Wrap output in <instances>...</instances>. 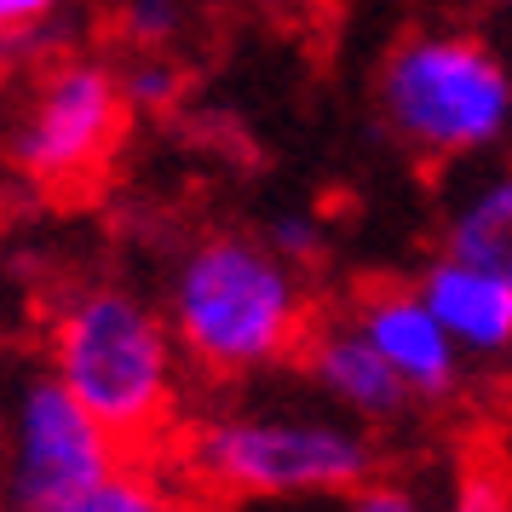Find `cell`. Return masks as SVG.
Instances as JSON below:
<instances>
[{
    "label": "cell",
    "instance_id": "obj_1",
    "mask_svg": "<svg viewBox=\"0 0 512 512\" xmlns=\"http://www.w3.org/2000/svg\"><path fill=\"white\" fill-rule=\"evenodd\" d=\"M311 334L294 265L254 236L196 242L173 277V340L208 374H254L294 357Z\"/></svg>",
    "mask_w": 512,
    "mask_h": 512
},
{
    "label": "cell",
    "instance_id": "obj_2",
    "mask_svg": "<svg viewBox=\"0 0 512 512\" xmlns=\"http://www.w3.org/2000/svg\"><path fill=\"white\" fill-rule=\"evenodd\" d=\"M52 369L121 449H150L173 420V334L121 288H87L52 317Z\"/></svg>",
    "mask_w": 512,
    "mask_h": 512
},
{
    "label": "cell",
    "instance_id": "obj_3",
    "mask_svg": "<svg viewBox=\"0 0 512 512\" xmlns=\"http://www.w3.org/2000/svg\"><path fill=\"white\" fill-rule=\"evenodd\" d=\"M380 116L426 162H461L512 127V75L472 35H409L380 70Z\"/></svg>",
    "mask_w": 512,
    "mask_h": 512
},
{
    "label": "cell",
    "instance_id": "obj_4",
    "mask_svg": "<svg viewBox=\"0 0 512 512\" xmlns=\"http://www.w3.org/2000/svg\"><path fill=\"white\" fill-rule=\"evenodd\" d=\"M185 466L225 495H351L374 478V443L340 420L236 415L190 432Z\"/></svg>",
    "mask_w": 512,
    "mask_h": 512
},
{
    "label": "cell",
    "instance_id": "obj_5",
    "mask_svg": "<svg viewBox=\"0 0 512 512\" xmlns=\"http://www.w3.org/2000/svg\"><path fill=\"white\" fill-rule=\"evenodd\" d=\"M6 449V501L24 512H81L87 489L127 455L52 363H12Z\"/></svg>",
    "mask_w": 512,
    "mask_h": 512
},
{
    "label": "cell",
    "instance_id": "obj_6",
    "mask_svg": "<svg viewBox=\"0 0 512 512\" xmlns=\"http://www.w3.org/2000/svg\"><path fill=\"white\" fill-rule=\"evenodd\" d=\"M127 116H133V104L121 93V75L87 64V58L58 64L41 81L18 139H12V162L41 190L87 185L116 162L121 139H127Z\"/></svg>",
    "mask_w": 512,
    "mask_h": 512
},
{
    "label": "cell",
    "instance_id": "obj_7",
    "mask_svg": "<svg viewBox=\"0 0 512 512\" xmlns=\"http://www.w3.org/2000/svg\"><path fill=\"white\" fill-rule=\"evenodd\" d=\"M351 323L374 340V351L403 374V386L415 397H449L461 380V346L438 323V311L426 305L420 288H369Z\"/></svg>",
    "mask_w": 512,
    "mask_h": 512
},
{
    "label": "cell",
    "instance_id": "obj_8",
    "mask_svg": "<svg viewBox=\"0 0 512 512\" xmlns=\"http://www.w3.org/2000/svg\"><path fill=\"white\" fill-rule=\"evenodd\" d=\"M300 357H305V369H311V380H317L340 409H351L357 420H392V415H403V403L415 397L403 386V374L374 351V340L357 323L311 328Z\"/></svg>",
    "mask_w": 512,
    "mask_h": 512
},
{
    "label": "cell",
    "instance_id": "obj_9",
    "mask_svg": "<svg viewBox=\"0 0 512 512\" xmlns=\"http://www.w3.org/2000/svg\"><path fill=\"white\" fill-rule=\"evenodd\" d=\"M420 294L438 311V323L455 334L461 351H512V277L489 271V265H472V259L443 254L426 277H420Z\"/></svg>",
    "mask_w": 512,
    "mask_h": 512
},
{
    "label": "cell",
    "instance_id": "obj_10",
    "mask_svg": "<svg viewBox=\"0 0 512 512\" xmlns=\"http://www.w3.org/2000/svg\"><path fill=\"white\" fill-rule=\"evenodd\" d=\"M443 254L512 277V167L461 196V208L443 225Z\"/></svg>",
    "mask_w": 512,
    "mask_h": 512
},
{
    "label": "cell",
    "instance_id": "obj_11",
    "mask_svg": "<svg viewBox=\"0 0 512 512\" xmlns=\"http://www.w3.org/2000/svg\"><path fill=\"white\" fill-rule=\"evenodd\" d=\"M156 507H167L162 478H150V472H144L139 461H127V455H121V461L87 489V501H81V512H156Z\"/></svg>",
    "mask_w": 512,
    "mask_h": 512
},
{
    "label": "cell",
    "instance_id": "obj_12",
    "mask_svg": "<svg viewBox=\"0 0 512 512\" xmlns=\"http://www.w3.org/2000/svg\"><path fill=\"white\" fill-rule=\"evenodd\" d=\"M121 93H127L133 110H167L173 98L185 93V75L173 70L167 58H139L133 70L121 75Z\"/></svg>",
    "mask_w": 512,
    "mask_h": 512
},
{
    "label": "cell",
    "instance_id": "obj_13",
    "mask_svg": "<svg viewBox=\"0 0 512 512\" xmlns=\"http://www.w3.org/2000/svg\"><path fill=\"white\" fill-rule=\"evenodd\" d=\"M179 24H185L179 0H127L121 6V35L133 47H162V41L179 35Z\"/></svg>",
    "mask_w": 512,
    "mask_h": 512
},
{
    "label": "cell",
    "instance_id": "obj_14",
    "mask_svg": "<svg viewBox=\"0 0 512 512\" xmlns=\"http://www.w3.org/2000/svg\"><path fill=\"white\" fill-rule=\"evenodd\" d=\"M265 242H271L288 265H311V259H323V225H317L311 213H277V219L265 225Z\"/></svg>",
    "mask_w": 512,
    "mask_h": 512
},
{
    "label": "cell",
    "instance_id": "obj_15",
    "mask_svg": "<svg viewBox=\"0 0 512 512\" xmlns=\"http://www.w3.org/2000/svg\"><path fill=\"white\" fill-rule=\"evenodd\" d=\"M64 0H0V35H29L35 24H47Z\"/></svg>",
    "mask_w": 512,
    "mask_h": 512
},
{
    "label": "cell",
    "instance_id": "obj_16",
    "mask_svg": "<svg viewBox=\"0 0 512 512\" xmlns=\"http://www.w3.org/2000/svg\"><path fill=\"white\" fill-rule=\"evenodd\" d=\"M351 507L357 512H409L415 501H409L403 489H392V484H357L351 489Z\"/></svg>",
    "mask_w": 512,
    "mask_h": 512
},
{
    "label": "cell",
    "instance_id": "obj_17",
    "mask_svg": "<svg viewBox=\"0 0 512 512\" xmlns=\"http://www.w3.org/2000/svg\"><path fill=\"white\" fill-rule=\"evenodd\" d=\"M507 6H512V0H507Z\"/></svg>",
    "mask_w": 512,
    "mask_h": 512
}]
</instances>
